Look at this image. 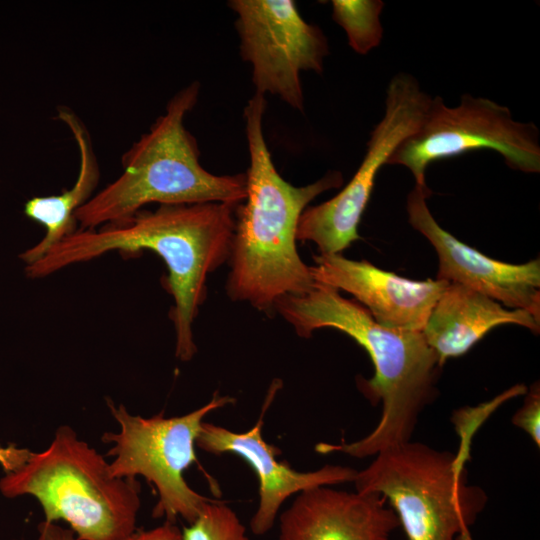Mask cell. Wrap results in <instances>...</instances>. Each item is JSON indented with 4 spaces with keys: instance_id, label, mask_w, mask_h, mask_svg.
<instances>
[{
    "instance_id": "1",
    "label": "cell",
    "mask_w": 540,
    "mask_h": 540,
    "mask_svg": "<svg viewBox=\"0 0 540 540\" xmlns=\"http://www.w3.org/2000/svg\"><path fill=\"white\" fill-rule=\"evenodd\" d=\"M237 205L221 202L159 205L117 223L76 229L40 259L25 265L38 279L105 253L150 250L165 263L164 286L172 295L175 355L189 361L197 352L192 325L207 296V277L229 259Z\"/></svg>"
},
{
    "instance_id": "2",
    "label": "cell",
    "mask_w": 540,
    "mask_h": 540,
    "mask_svg": "<svg viewBox=\"0 0 540 540\" xmlns=\"http://www.w3.org/2000/svg\"><path fill=\"white\" fill-rule=\"evenodd\" d=\"M274 309L303 338L321 328L342 331L365 349L374 366V376L359 377L357 385L372 404L382 402L377 426L351 443H319L318 453L364 458L411 440L421 411L434 398L441 368L422 331L383 327L355 299L317 282L307 293L281 297Z\"/></svg>"
},
{
    "instance_id": "3",
    "label": "cell",
    "mask_w": 540,
    "mask_h": 540,
    "mask_svg": "<svg viewBox=\"0 0 540 540\" xmlns=\"http://www.w3.org/2000/svg\"><path fill=\"white\" fill-rule=\"evenodd\" d=\"M265 95L255 93L244 108L250 164L246 196L235 210L229 255L227 295L271 314L286 295H302L315 281L296 248L303 211L321 193L342 186L340 171H330L306 186H293L276 170L263 134Z\"/></svg>"
},
{
    "instance_id": "4",
    "label": "cell",
    "mask_w": 540,
    "mask_h": 540,
    "mask_svg": "<svg viewBox=\"0 0 540 540\" xmlns=\"http://www.w3.org/2000/svg\"><path fill=\"white\" fill-rule=\"evenodd\" d=\"M199 90L200 84L193 82L169 100L165 112L122 155V173L77 210L79 229L120 222L150 203L243 202L246 175L205 170L197 141L184 125Z\"/></svg>"
},
{
    "instance_id": "5",
    "label": "cell",
    "mask_w": 540,
    "mask_h": 540,
    "mask_svg": "<svg viewBox=\"0 0 540 540\" xmlns=\"http://www.w3.org/2000/svg\"><path fill=\"white\" fill-rule=\"evenodd\" d=\"M140 490L137 479L112 476L105 457L67 425L0 479L4 497H34L44 521L66 522L77 540H123L135 532Z\"/></svg>"
},
{
    "instance_id": "6",
    "label": "cell",
    "mask_w": 540,
    "mask_h": 540,
    "mask_svg": "<svg viewBox=\"0 0 540 540\" xmlns=\"http://www.w3.org/2000/svg\"><path fill=\"white\" fill-rule=\"evenodd\" d=\"M353 482L357 492L385 497L408 540H471L488 501L468 484L464 456L411 440L378 452Z\"/></svg>"
},
{
    "instance_id": "7",
    "label": "cell",
    "mask_w": 540,
    "mask_h": 540,
    "mask_svg": "<svg viewBox=\"0 0 540 540\" xmlns=\"http://www.w3.org/2000/svg\"><path fill=\"white\" fill-rule=\"evenodd\" d=\"M234 401L215 393L208 403L187 414L166 417L159 413L146 418L132 415L124 405L107 399L119 425L117 433L106 432L101 439L112 445L107 453L113 458L109 463L111 475L128 479L142 476L151 483L158 495L154 518L193 522L210 499L193 490L183 474L197 462L196 439L204 418Z\"/></svg>"
},
{
    "instance_id": "8",
    "label": "cell",
    "mask_w": 540,
    "mask_h": 540,
    "mask_svg": "<svg viewBox=\"0 0 540 540\" xmlns=\"http://www.w3.org/2000/svg\"><path fill=\"white\" fill-rule=\"evenodd\" d=\"M476 150L499 153L511 169L540 172L537 126L516 121L506 106L469 94L462 95L455 107L445 105L440 96L432 98L419 128L396 148L387 164L406 167L415 184L426 185L429 164Z\"/></svg>"
},
{
    "instance_id": "9",
    "label": "cell",
    "mask_w": 540,
    "mask_h": 540,
    "mask_svg": "<svg viewBox=\"0 0 540 540\" xmlns=\"http://www.w3.org/2000/svg\"><path fill=\"white\" fill-rule=\"evenodd\" d=\"M431 99L413 76L400 73L391 79L386 90L384 115L371 132L359 168L336 196L303 211L296 240L313 242L320 254H341L360 239L358 226L379 170L396 148L419 128Z\"/></svg>"
},
{
    "instance_id": "10",
    "label": "cell",
    "mask_w": 540,
    "mask_h": 540,
    "mask_svg": "<svg viewBox=\"0 0 540 540\" xmlns=\"http://www.w3.org/2000/svg\"><path fill=\"white\" fill-rule=\"evenodd\" d=\"M240 54L252 66L256 93L278 96L304 111L301 71L321 74L329 53L322 30L306 22L292 0H231Z\"/></svg>"
},
{
    "instance_id": "11",
    "label": "cell",
    "mask_w": 540,
    "mask_h": 540,
    "mask_svg": "<svg viewBox=\"0 0 540 540\" xmlns=\"http://www.w3.org/2000/svg\"><path fill=\"white\" fill-rule=\"evenodd\" d=\"M427 185L415 184L407 196L410 225L434 247L439 268L437 278L482 293L510 309L529 312L540 321V261L511 264L492 259L443 229L426 200Z\"/></svg>"
},
{
    "instance_id": "12",
    "label": "cell",
    "mask_w": 540,
    "mask_h": 540,
    "mask_svg": "<svg viewBox=\"0 0 540 540\" xmlns=\"http://www.w3.org/2000/svg\"><path fill=\"white\" fill-rule=\"evenodd\" d=\"M272 399L271 393L258 421L249 430L234 432L203 422L196 439V446L201 450L214 455L235 454L255 471L259 482V504L250 520V529L256 536H263L273 528L282 504L290 496L321 485L353 482L357 474V470L340 465H325L314 471L301 472L287 462L279 461V449L263 437L264 414Z\"/></svg>"
},
{
    "instance_id": "13",
    "label": "cell",
    "mask_w": 540,
    "mask_h": 540,
    "mask_svg": "<svg viewBox=\"0 0 540 540\" xmlns=\"http://www.w3.org/2000/svg\"><path fill=\"white\" fill-rule=\"evenodd\" d=\"M315 282L354 296L376 323L397 330L422 331L449 282L428 278L415 281L380 269L366 260L341 254L313 256Z\"/></svg>"
},
{
    "instance_id": "14",
    "label": "cell",
    "mask_w": 540,
    "mask_h": 540,
    "mask_svg": "<svg viewBox=\"0 0 540 540\" xmlns=\"http://www.w3.org/2000/svg\"><path fill=\"white\" fill-rule=\"evenodd\" d=\"M386 502L330 485L302 491L279 517L278 540H389L400 522Z\"/></svg>"
},
{
    "instance_id": "15",
    "label": "cell",
    "mask_w": 540,
    "mask_h": 540,
    "mask_svg": "<svg viewBox=\"0 0 540 540\" xmlns=\"http://www.w3.org/2000/svg\"><path fill=\"white\" fill-rule=\"evenodd\" d=\"M515 324L540 331V321L521 309H506L494 299L466 286L449 283L422 330L442 367L447 359L468 352L490 330Z\"/></svg>"
},
{
    "instance_id": "16",
    "label": "cell",
    "mask_w": 540,
    "mask_h": 540,
    "mask_svg": "<svg viewBox=\"0 0 540 540\" xmlns=\"http://www.w3.org/2000/svg\"><path fill=\"white\" fill-rule=\"evenodd\" d=\"M57 117L69 128L79 151L76 181L58 195L35 196L24 205V214L45 228L43 238L19 255L25 265L40 259L51 247L76 230L75 213L93 195L100 169L90 134L82 120L69 107L57 108Z\"/></svg>"
},
{
    "instance_id": "17",
    "label": "cell",
    "mask_w": 540,
    "mask_h": 540,
    "mask_svg": "<svg viewBox=\"0 0 540 540\" xmlns=\"http://www.w3.org/2000/svg\"><path fill=\"white\" fill-rule=\"evenodd\" d=\"M381 0H333L332 17L346 32L349 46L365 55L377 47L383 37Z\"/></svg>"
},
{
    "instance_id": "18",
    "label": "cell",
    "mask_w": 540,
    "mask_h": 540,
    "mask_svg": "<svg viewBox=\"0 0 540 540\" xmlns=\"http://www.w3.org/2000/svg\"><path fill=\"white\" fill-rule=\"evenodd\" d=\"M188 524L182 530L183 540H249L238 515L221 502L210 500Z\"/></svg>"
},
{
    "instance_id": "19",
    "label": "cell",
    "mask_w": 540,
    "mask_h": 540,
    "mask_svg": "<svg viewBox=\"0 0 540 540\" xmlns=\"http://www.w3.org/2000/svg\"><path fill=\"white\" fill-rule=\"evenodd\" d=\"M512 423L523 429L540 447V388L535 382L527 392L521 408L514 414Z\"/></svg>"
},
{
    "instance_id": "20",
    "label": "cell",
    "mask_w": 540,
    "mask_h": 540,
    "mask_svg": "<svg viewBox=\"0 0 540 540\" xmlns=\"http://www.w3.org/2000/svg\"><path fill=\"white\" fill-rule=\"evenodd\" d=\"M123 540H183L182 530L172 522L149 530L135 531Z\"/></svg>"
},
{
    "instance_id": "21",
    "label": "cell",
    "mask_w": 540,
    "mask_h": 540,
    "mask_svg": "<svg viewBox=\"0 0 540 540\" xmlns=\"http://www.w3.org/2000/svg\"><path fill=\"white\" fill-rule=\"evenodd\" d=\"M31 453L29 449L15 444L6 446L0 444V466L5 473L16 471L25 464Z\"/></svg>"
},
{
    "instance_id": "22",
    "label": "cell",
    "mask_w": 540,
    "mask_h": 540,
    "mask_svg": "<svg viewBox=\"0 0 540 540\" xmlns=\"http://www.w3.org/2000/svg\"><path fill=\"white\" fill-rule=\"evenodd\" d=\"M37 540H77L70 528H64L55 522L42 521L38 525Z\"/></svg>"
}]
</instances>
